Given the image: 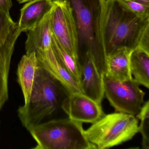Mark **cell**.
<instances>
[{
    "instance_id": "1",
    "label": "cell",
    "mask_w": 149,
    "mask_h": 149,
    "mask_svg": "<svg viewBox=\"0 0 149 149\" xmlns=\"http://www.w3.org/2000/svg\"><path fill=\"white\" fill-rule=\"evenodd\" d=\"M100 2L99 37L106 58L121 48L137 47L149 32V18L136 16L116 0Z\"/></svg>"
},
{
    "instance_id": "22",
    "label": "cell",
    "mask_w": 149,
    "mask_h": 149,
    "mask_svg": "<svg viewBox=\"0 0 149 149\" xmlns=\"http://www.w3.org/2000/svg\"><path fill=\"white\" fill-rule=\"evenodd\" d=\"M132 1L141 3V4L149 6V0H132Z\"/></svg>"
},
{
    "instance_id": "9",
    "label": "cell",
    "mask_w": 149,
    "mask_h": 149,
    "mask_svg": "<svg viewBox=\"0 0 149 149\" xmlns=\"http://www.w3.org/2000/svg\"><path fill=\"white\" fill-rule=\"evenodd\" d=\"M82 70V80L80 88L82 93L101 104L104 96L103 77L96 66L91 54L84 52L80 61Z\"/></svg>"
},
{
    "instance_id": "10",
    "label": "cell",
    "mask_w": 149,
    "mask_h": 149,
    "mask_svg": "<svg viewBox=\"0 0 149 149\" xmlns=\"http://www.w3.org/2000/svg\"><path fill=\"white\" fill-rule=\"evenodd\" d=\"M36 54L39 65L56 79L68 94L82 93L80 85L58 61L51 46L48 50L38 51Z\"/></svg>"
},
{
    "instance_id": "18",
    "label": "cell",
    "mask_w": 149,
    "mask_h": 149,
    "mask_svg": "<svg viewBox=\"0 0 149 149\" xmlns=\"http://www.w3.org/2000/svg\"><path fill=\"white\" fill-rule=\"evenodd\" d=\"M140 120L139 132L142 136V147L149 149V101L144 102L139 113L136 116Z\"/></svg>"
},
{
    "instance_id": "19",
    "label": "cell",
    "mask_w": 149,
    "mask_h": 149,
    "mask_svg": "<svg viewBox=\"0 0 149 149\" xmlns=\"http://www.w3.org/2000/svg\"><path fill=\"white\" fill-rule=\"evenodd\" d=\"M17 24L12 19L10 15L0 9V47L6 43Z\"/></svg>"
},
{
    "instance_id": "16",
    "label": "cell",
    "mask_w": 149,
    "mask_h": 149,
    "mask_svg": "<svg viewBox=\"0 0 149 149\" xmlns=\"http://www.w3.org/2000/svg\"><path fill=\"white\" fill-rule=\"evenodd\" d=\"M130 69L135 81L149 88V53L138 47L133 49L130 59Z\"/></svg>"
},
{
    "instance_id": "12",
    "label": "cell",
    "mask_w": 149,
    "mask_h": 149,
    "mask_svg": "<svg viewBox=\"0 0 149 149\" xmlns=\"http://www.w3.org/2000/svg\"><path fill=\"white\" fill-rule=\"evenodd\" d=\"M53 0H30L21 9L17 23L22 32H26L39 24L52 10Z\"/></svg>"
},
{
    "instance_id": "23",
    "label": "cell",
    "mask_w": 149,
    "mask_h": 149,
    "mask_svg": "<svg viewBox=\"0 0 149 149\" xmlns=\"http://www.w3.org/2000/svg\"><path fill=\"white\" fill-rule=\"evenodd\" d=\"M30 1V0H17V1L19 4H22V3L28 2V1Z\"/></svg>"
},
{
    "instance_id": "21",
    "label": "cell",
    "mask_w": 149,
    "mask_h": 149,
    "mask_svg": "<svg viewBox=\"0 0 149 149\" xmlns=\"http://www.w3.org/2000/svg\"><path fill=\"white\" fill-rule=\"evenodd\" d=\"M12 6V0H0V9L7 14L10 15L9 12Z\"/></svg>"
},
{
    "instance_id": "2",
    "label": "cell",
    "mask_w": 149,
    "mask_h": 149,
    "mask_svg": "<svg viewBox=\"0 0 149 149\" xmlns=\"http://www.w3.org/2000/svg\"><path fill=\"white\" fill-rule=\"evenodd\" d=\"M68 92L47 70L39 65L29 101L19 107L18 116L27 130L47 121L61 109Z\"/></svg>"
},
{
    "instance_id": "14",
    "label": "cell",
    "mask_w": 149,
    "mask_h": 149,
    "mask_svg": "<svg viewBox=\"0 0 149 149\" xmlns=\"http://www.w3.org/2000/svg\"><path fill=\"white\" fill-rule=\"evenodd\" d=\"M39 68L35 52L26 54L21 59L17 70V81L22 91L24 104L28 103Z\"/></svg>"
},
{
    "instance_id": "20",
    "label": "cell",
    "mask_w": 149,
    "mask_h": 149,
    "mask_svg": "<svg viewBox=\"0 0 149 149\" xmlns=\"http://www.w3.org/2000/svg\"><path fill=\"white\" fill-rule=\"evenodd\" d=\"M124 8L136 16L143 18H149V6L132 0H116Z\"/></svg>"
},
{
    "instance_id": "15",
    "label": "cell",
    "mask_w": 149,
    "mask_h": 149,
    "mask_svg": "<svg viewBox=\"0 0 149 149\" xmlns=\"http://www.w3.org/2000/svg\"><path fill=\"white\" fill-rule=\"evenodd\" d=\"M132 50L127 47L121 48L107 56L104 76L120 81L133 79L130 69V59Z\"/></svg>"
},
{
    "instance_id": "11",
    "label": "cell",
    "mask_w": 149,
    "mask_h": 149,
    "mask_svg": "<svg viewBox=\"0 0 149 149\" xmlns=\"http://www.w3.org/2000/svg\"><path fill=\"white\" fill-rule=\"evenodd\" d=\"M18 24L6 43L0 47V110L8 99V76L15 45L21 33Z\"/></svg>"
},
{
    "instance_id": "3",
    "label": "cell",
    "mask_w": 149,
    "mask_h": 149,
    "mask_svg": "<svg viewBox=\"0 0 149 149\" xmlns=\"http://www.w3.org/2000/svg\"><path fill=\"white\" fill-rule=\"evenodd\" d=\"M65 1L72 9L76 24L79 54L83 49H84V52L88 51L98 71L103 77L106 73V56L99 37L100 0Z\"/></svg>"
},
{
    "instance_id": "8",
    "label": "cell",
    "mask_w": 149,
    "mask_h": 149,
    "mask_svg": "<svg viewBox=\"0 0 149 149\" xmlns=\"http://www.w3.org/2000/svg\"><path fill=\"white\" fill-rule=\"evenodd\" d=\"M61 107L69 118L82 123H94L105 114L101 104L82 93L68 94Z\"/></svg>"
},
{
    "instance_id": "5",
    "label": "cell",
    "mask_w": 149,
    "mask_h": 149,
    "mask_svg": "<svg viewBox=\"0 0 149 149\" xmlns=\"http://www.w3.org/2000/svg\"><path fill=\"white\" fill-rule=\"evenodd\" d=\"M138 127L136 116L115 112L105 114L84 133L96 149H109L132 139L139 132Z\"/></svg>"
},
{
    "instance_id": "4",
    "label": "cell",
    "mask_w": 149,
    "mask_h": 149,
    "mask_svg": "<svg viewBox=\"0 0 149 149\" xmlns=\"http://www.w3.org/2000/svg\"><path fill=\"white\" fill-rule=\"evenodd\" d=\"M83 123L69 118L48 120L28 130L34 149H96L84 135Z\"/></svg>"
},
{
    "instance_id": "6",
    "label": "cell",
    "mask_w": 149,
    "mask_h": 149,
    "mask_svg": "<svg viewBox=\"0 0 149 149\" xmlns=\"http://www.w3.org/2000/svg\"><path fill=\"white\" fill-rule=\"evenodd\" d=\"M104 95L115 112L136 116L144 103L145 93L134 79L120 81L104 76Z\"/></svg>"
},
{
    "instance_id": "13",
    "label": "cell",
    "mask_w": 149,
    "mask_h": 149,
    "mask_svg": "<svg viewBox=\"0 0 149 149\" xmlns=\"http://www.w3.org/2000/svg\"><path fill=\"white\" fill-rule=\"evenodd\" d=\"M51 10L33 29L26 32V54L48 50L51 46L52 32L50 25Z\"/></svg>"
},
{
    "instance_id": "7",
    "label": "cell",
    "mask_w": 149,
    "mask_h": 149,
    "mask_svg": "<svg viewBox=\"0 0 149 149\" xmlns=\"http://www.w3.org/2000/svg\"><path fill=\"white\" fill-rule=\"evenodd\" d=\"M50 25L52 34L58 42L70 55L79 61L77 28L72 9L65 0H53Z\"/></svg>"
},
{
    "instance_id": "17",
    "label": "cell",
    "mask_w": 149,
    "mask_h": 149,
    "mask_svg": "<svg viewBox=\"0 0 149 149\" xmlns=\"http://www.w3.org/2000/svg\"><path fill=\"white\" fill-rule=\"evenodd\" d=\"M51 47L58 61L80 86L82 80V70L80 61L75 59L66 51L53 34Z\"/></svg>"
}]
</instances>
